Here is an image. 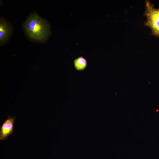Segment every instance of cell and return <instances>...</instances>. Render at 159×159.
Here are the masks:
<instances>
[{"mask_svg":"<svg viewBox=\"0 0 159 159\" xmlns=\"http://www.w3.org/2000/svg\"><path fill=\"white\" fill-rule=\"evenodd\" d=\"M23 28L27 37L36 42H46L52 34L49 23L36 12L29 15L24 23Z\"/></svg>","mask_w":159,"mask_h":159,"instance_id":"cell-1","label":"cell"},{"mask_svg":"<svg viewBox=\"0 0 159 159\" xmlns=\"http://www.w3.org/2000/svg\"><path fill=\"white\" fill-rule=\"evenodd\" d=\"M144 15L146 17L145 25L150 29L153 35L159 37V8H155L150 1L146 0Z\"/></svg>","mask_w":159,"mask_h":159,"instance_id":"cell-2","label":"cell"},{"mask_svg":"<svg viewBox=\"0 0 159 159\" xmlns=\"http://www.w3.org/2000/svg\"><path fill=\"white\" fill-rule=\"evenodd\" d=\"M13 32L11 24L4 17L0 18V45L2 46L9 41Z\"/></svg>","mask_w":159,"mask_h":159,"instance_id":"cell-3","label":"cell"},{"mask_svg":"<svg viewBox=\"0 0 159 159\" xmlns=\"http://www.w3.org/2000/svg\"><path fill=\"white\" fill-rule=\"evenodd\" d=\"M15 118V116L12 117L10 115L8 116V118L0 127V140H5L13 132L14 123Z\"/></svg>","mask_w":159,"mask_h":159,"instance_id":"cell-4","label":"cell"},{"mask_svg":"<svg viewBox=\"0 0 159 159\" xmlns=\"http://www.w3.org/2000/svg\"><path fill=\"white\" fill-rule=\"evenodd\" d=\"M73 63L74 68L78 71H83L87 66L86 59L82 56H80L74 59Z\"/></svg>","mask_w":159,"mask_h":159,"instance_id":"cell-5","label":"cell"}]
</instances>
